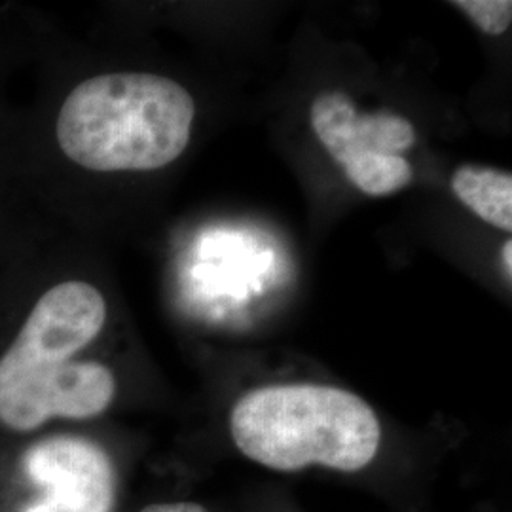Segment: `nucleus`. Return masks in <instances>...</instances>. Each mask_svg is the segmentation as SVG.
<instances>
[{"mask_svg":"<svg viewBox=\"0 0 512 512\" xmlns=\"http://www.w3.org/2000/svg\"><path fill=\"white\" fill-rule=\"evenodd\" d=\"M501 256H503V268H505V272H507V277L511 279L512 275V241H505V245H503V251H501Z\"/></svg>","mask_w":512,"mask_h":512,"instance_id":"obj_10","label":"nucleus"},{"mask_svg":"<svg viewBox=\"0 0 512 512\" xmlns=\"http://www.w3.org/2000/svg\"><path fill=\"white\" fill-rule=\"evenodd\" d=\"M454 4L488 35H503L511 27L512 2L509 0H459Z\"/></svg>","mask_w":512,"mask_h":512,"instance_id":"obj_8","label":"nucleus"},{"mask_svg":"<svg viewBox=\"0 0 512 512\" xmlns=\"http://www.w3.org/2000/svg\"><path fill=\"white\" fill-rule=\"evenodd\" d=\"M107 302L88 281L42 291L0 355V425L33 433L48 421L90 420L116 395L109 366L74 357L101 334Z\"/></svg>","mask_w":512,"mask_h":512,"instance_id":"obj_1","label":"nucleus"},{"mask_svg":"<svg viewBox=\"0 0 512 512\" xmlns=\"http://www.w3.org/2000/svg\"><path fill=\"white\" fill-rule=\"evenodd\" d=\"M452 190L473 213L495 228L512 230L511 173L490 167L463 165L452 177Z\"/></svg>","mask_w":512,"mask_h":512,"instance_id":"obj_5","label":"nucleus"},{"mask_svg":"<svg viewBox=\"0 0 512 512\" xmlns=\"http://www.w3.org/2000/svg\"><path fill=\"white\" fill-rule=\"evenodd\" d=\"M230 431L243 456L283 473L311 465L355 473L374 461L382 440L378 416L366 401L317 384L247 393L232 410Z\"/></svg>","mask_w":512,"mask_h":512,"instance_id":"obj_3","label":"nucleus"},{"mask_svg":"<svg viewBox=\"0 0 512 512\" xmlns=\"http://www.w3.org/2000/svg\"><path fill=\"white\" fill-rule=\"evenodd\" d=\"M194 114L192 95L171 78L97 74L61 103L55 141L69 162L88 171H156L188 147Z\"/></svg>","mask_w":512,"mask_h":512,"instance_id":"obj_2","label":"nucleus"},{"mask_svg":"<svg viewBox=\"0 0 512 512\" xmlns=\"http://www.w3.org/2000/svg\"><path fill=\"white\" fill-rule=\"evenodd\" d=\"M40 497L23 512H112L116 475L109 454L82 437H52L21 458Z\"/></svg>","mask_w":512,"mask_h":512,"instance_id":"obj_4","label":"nucleus"},{"mask_svg":"<svg viewBox=\"0 0 512 512\" xmlns=\"http://www.w3.org/2000/svg\"><path fill=\"white\" fill-rule=\"evenodd\" d=\"M141 512H209L198 503H156V505H148Z\"/></svg>","mask_w":512,"mask_h":512,"instance_id":"obj_9","label":"nucleus"},{"mask_svg":"<svg viewBox=\"0 0 512 512\" xmlns=\"http://www.w3.org/2000/svg\"><path fill=\"white\" fill-rule=\"evenodd\" d=\"M416 143L414 126L399 114L374 112L357 114L348 139L340 152L334 156L338 164H348L361 152H378L385 156H401V152Z\"/></svg>","mask_w":512,"mask_h":512,"instance_id":"obj_6","label":"nucleus"},{"mask_svg":"<svg viewBox=\"0 0 512 512\" xmlns=\"http://www.w3.org/2000/svg\"><path fill=\"white\" fill-rule=\"evenodd\" d=\"M349 181L368 196H389L410 184L414 173L403 156L361 152L344 165Z\"/></svg>","mask_w":512,"mask_h":512,"instance_id":"obj_7","label":"nucleus"}]
</instances>
